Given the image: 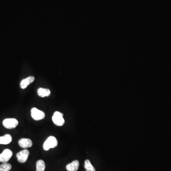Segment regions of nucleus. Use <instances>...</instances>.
Returning <instances> with one entry per match:
<instances>
[{"instance_id":"1a4fd4ad","label":"nucleus","mask_w":171,"mask_h":171,"mask_svg":"<svg viewBox=\"0 0 171 171\" xmlns=\"http://www.w3.org/2000/svg\"><path fill=\"white\" fill-rule=\"evenodd\" d=\"M80 166V163L78 160H75L72 162L67 164L66 169L68 171H77Z\"/></svg>"},{"instance_id":"7ed1b4c3","label":"nucleus","mask_w":171,"mask_h":171,"mask_svg":"<svg viewBox=\"0 0 171 171\" xmlns=\"http://www.w3.org/2000/svg\"><path fill=\"white\" fill-rule=\"evenodd\" d=\"M31 116L34 120L39 121L44 119L45 114L42 111L38 109L36 107H33L31 109Z\"/></svg>"},{"instance_id":"f03ea898","label":"nucleus","mask_w":171,"mask_h":171,"mask_svg":"<svg viewBox=\"0 0 171 171\" xmlns=\"http://www.w3.org/2000/svg\"><path fill=\"white\" fill-rule=\"evenodd\" d=\"M52 119L54 124L58 126H62L65 123L63 115L58 111H56L54 113Z\"/></svg>"},{"instance_id":"f8f14e48","label":"nucleus","mask_w":171,"mask_h":171,"mask_svg":"<svg viewBox=\"0 0 171 171\" xmlns=\"http://www.w3.org/2000/svg\"><path fill=\"white\" fill-rule=\"evenodd\" d=\"M45 169V163L43 160H39L36 163V171H44Z\"/></svg>"},{"instance_id":"4468645a","label":"nucleus","mask_w":171,"mask_h":171,"mask_svg":"<svg viewBox=\"0 0 171 171\" xmlns=\"http://www.w3.org/2000/svg\"><path fill=\"white\" fill-rule=\"evenodd\" d=\"M11 169V164L8 163H3L0 166V171H10Z\"/></svg>"},{"instance_id":"6e6552de","label":"nucleus","mask_w":171,"mask_h":171,"mask_svg":"<svg viewBox=\"0 0 171 171\" xmlns=\"http://www.w3.org/2000/svg\"><path fill=\"white\" fill-rule=\"evenodd\" d=\"M35 78L33 76H30L27 78H25L24 80H22L21 82L20 87L22 89H25L28 87V86L33 83V82L34 81Z\"/></svg>"},{"instance_id":"423d86ee","label":"nucleus","mask_w":171,"mask_h":171,"mask_svg":"<svg viewBox=\"0 0 171 171\" xmlns=\"http://www.w3.org/2000/svg\"><path fill=\"white\" fill-rule=\"evenodd\" d=\"M12 156V151L9 149H6L0 154V162L7 163Z\"/></svg>"},{"instance_id":"f257e3e1","label":"nucleus","mask_w":171,"mask_h":171,"mask_svg":"<svg viewBox=\"0 0 171 171\" xmlns=\"http://www.w3.org/2000/svg\"><path fill=\"white\" fill-rule=\"evenodd\" d=\"M58 145V141L54 137L50 136L47 138L44 143L43 148L45 151H48L50 148H54Z\"/></svg>"},{"instance_id":"39448f33","label":"nucleus","mask_w":171,"mask_h":171,"mask_svg":"<svg viewBox=\"0 0 171 171\" xmlns=\"http://www.w3.org/2000/svg\"><path fill=\"white\" fill-rule=\"evenodd\" d=\"M30 152L27 149L22 150L17 154L16 157L19 162L24 163L26 162L29 155Z\"/></svg>"},{"instance_id":"ddd939ff","label":"nucleus","mask_w":171,"mask_h":171,"mask_svg":"<svg viewBox=\"0 0 171 171\" xmlns=\"http://www.w3.org/2000/svg\"><path fill=\"white\" fill-rule=\"evenodd\" d=\"M84 167L86 169V171H96L95 168L91 163L89 160H86L85 161Z\"/></svg>"},{"instance_id":"0eeeda50","label":"nucleus","mask_w":171,"mask_h":171,"mask_svg":"<svg viewBox=\"0 0 171 171\" xmlns=\"http://www.w3.org/2000/svg\"><path fill=\"white\" fill-rule=\"evenodd\" d=\"M19 145L23 148L30 147L33 145V142L30 139L22 138L18 142Z\"/></svg>"},{"instance_id":"9d476101","label":"nucleus","mask_w":171,"mask_h":171,"mask_svg":"<svg viewBox=\"0 0 171 171\" xmlns=\"http://www.w3.org/2000/svg\"><path fill=\"white\" fill-rule=\"evenodd\" d=\"M11 141H12V137L10 135H5L2 137H0V144H9L10 143Z\"/></svg>"},{"instance_id":"9b49d317","label":"nucleus","mask_w":171,"mask_h":171,"mask_svg":"<svg viewBox=\"0 0 171 171\" xmlns=\"http://www.w3.org/2000/svg\"><path fill=\"white\" fill-rule=\"evenodd\" d=\"M37 93L39 96L44 97H45L49 96L50 94V91L48 89L40 87L37 90Z\"/></svg>"},{"instance_id":"20e7f679","label":"nucleus","mask_w":171,"mask_h":171,"mask_svg":"<svg viewBox=\"0 0 171 171\" xmlns=\"http://www.w3.org/2000/svg\"><path fill=\"white\" fill-rule=\"evenodd\" d=\"M18 120L15 119H7L4 120L2 124L6 128L13 129L15 128L18 125Z\"/></svg>"}]
</instances>
